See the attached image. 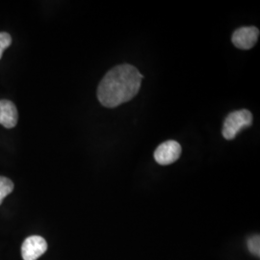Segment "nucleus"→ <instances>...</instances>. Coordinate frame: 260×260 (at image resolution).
Instances as JSON below:
<instances>
[{
	"label": "nucleus",
	"instance_id": "obj_1",
	"mask_svg": "<svg viewBox=\"0 0 260 260\" xmlns=\"http://www.w3.org/2000/svg\"><path fill=\"white\" fill-rule=\"evenodd\" d=\"M144 75L129 64L116 66L103 78L98 99L103 106L114 108L131 101L139 92Z\"/></svg>",
	"mask_w": 260,
	"mask_h": 260
},
{
	"label": "nucleus",
	"instance_id": "obj_2",
	"mask_svg": "<svg viewBox=\"0 0 260 260\" xmlns=\"http://www.w3.org/2000/svg\"><path fill=\"white\" fill-rule=\"evenodd\" d=\"M252 120V114L247 109L232 112L223 121L222 130L223 138L226 140L234 139L242 129L251 126Z\"/></svg>",
	"mask_w": 260,
	"mask_h": 260
},
{
	"label": "nucleus",
	"instance_id": "obj_3",
	"mask_svg": "<svg viewBox=\"0 0 260 260\" xmlns=\"http://www.w3.org/2000/svg\"><path fill=\"white\" fill-rule=\"evenodd\" d=\"M181 154V146L177 141L170 140L158 146L154 151V159L158 164L167 166L176 162Z\"/></svg>",
	"mask_w": 260,
	"mask_h": 260
},
{
	"label": "nucleus",
	"instance_id": "obj_4",
	"mask_svg": "<svg viewBox=\"0 0 260 260\" xmlns=\"http://www.w3.org/2000/svg\"><path fill=\"white\" fill-rule=\"evenodd\" d=\"M259 37V30L254 26L238 28L233 32L232 41L239 49L249 50L255 46Z\"/></svg>",
	"mask_w": 260,
	"mask_h": 260
},
{
	"label": "nucleus",
	"instance_id": "obj_5",
	"mask_svg": "<svg viewBox=\"0 0 260 260\" xmlns=\"http://www.w3.org/2000/svg\"><path fill=\"white\" fill-rule=\"evenodd\" d=\"M47 250V243L42 236H29L21 246L23 260H37Z\"/></svg>",
	"mask_w": 260,
	"mask_h": 260
},
{
	"label": "nucleus",
	"instance_id": "obj_6",
	"mask_svg": "<svg viewBox=\"0 0 260 260\" xmlns=\"http://www.w3.org/2000/svg\"><path fill=\"white\" fill-rule=\"evenodd\" d=\"M18 110L14 103L10 101H0V124L6 128H13L18 123Z\"/></svg>",
	"mask_w": 260,
	"mask_h": 260
},
{
	"label": "nucleus",
	"instance_id": "obj_7",
	"mask_svg": "<svg viewBox=\"0 0 260 260\" xmlns=\"http://www.w3.org/2000/svg\"><path fill=\"white\" fill-rule=\"evenodd\" d=\"M14 190V183L7 177H0V205Z\"/></svg>",
	"mask_w": 260,
	"mask_h": 260
},
{
	"label": "nucleus",
	"instance_id": "obj_8",
	"mask_svg": "<svg viewBox=\"0 0 260 260\" xmlns=\"http://www.w3.org/2000/svg\"><path fill=\"white\" fill-rule=\"evenodd\" d=\"M248 249L255 256L260 255L259 235H254L248 240Z\"/></svg>",
	"mask_w": 260,
	"mask_h": 260
},
{
	"label": "nucleus",
	"instance_id": "obj_9",
	"mask_svg": "<svg viewBox=\"0 0 260 260\" xmlns=\"http://www.w3.org/2000/svg\"><path fill=\"white\" fill-rule=\"evenodd\" d=\"M11 43H12V38L8 33H5V32L0 33V59L2 57L4 50L11 46Z\"/></svg>",
	"mask_w": 260,
	"mask_h": 260
}]
</instances>
